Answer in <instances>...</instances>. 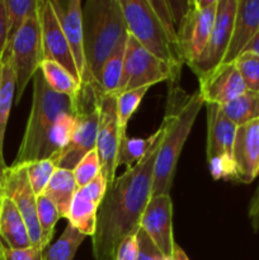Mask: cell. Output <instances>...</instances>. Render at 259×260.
Listing matches in <instances>:
<instances>
[{"mask_svg": "<svg viewBox=\"0 0 259 260\" xmlns=\"http://www.w3.org/2000/svg\"><path fill=\"white\" fill-rule=\"evenodd\" d=\"M160 135L146 156L128 168L107 188L98 207L96 228L91 244L95 260H113L119 243L140 229V220L152 193V178L157 152L167 124H160Z\"/></svg>", "mask_w": 259, "mask_h": 260, "instance_id": "6da1fadb", "label": "cell"}, {"mask_svg": "<svg viewBox=\"0 0 259 260\" xmlns=\"http://www.w3.org/2000/svg\"><path fill=\"white\" fill-rule=\"evenodd\" d=\"M203 104L198 91L188 95L177 85L172 86L163 119L167 129L155 161L151 197L169 194L180 152Z\"/></svg>", "mask_w": 259, "mask_h": 260, "instance_id": "7a4b0ae2", "label": "cell"}, {"mask_svg": "<svg viewBox=\"0 0 259 260\" xmlns=\"http://www.w3.org/2000/svg\"><path fill=\"white\" fill-rule=\"evenodd\" d=\"M33 96L24 135L13 165L45 160L48 137L62 114L75 113L76 99L62 95L48 86L41 70L33 76Z\"/></svg>", "mask_w": 259, "mask_h": 260, "instance_id": "3957f363", "label": "cell"}, {"mask_svg": "<svg viewBox=\"0 0 259 260\" xmlns=\"http://www.w3.org/2000/svg\"><path fill=\"white\" fill-rule=\"evenodd\" d=\"M84 52L91 79L113 52L122 38L128 36L119 0H89L83 8Z\"/></svg>", "mask_w": 259, "mask_h": 260, "instance_id": "277c9868", "label": "cell"}, {"mask_svg": "<svg viewBox=\"0 0 259 260\" xmlns=\"http://www.w3.org/2000/svg\"><path fill=\"white\" fill-rule=\"evenodd\" d=\"M101 94L95 80L81 84L76 96L75 121L68 145L51 156L56 168L74 170L86 154L95 150L98 136Z\"/></svg>", "mask_w": 259, "mask_h": 260, "instance_id": "5b68a950", "label": "cell"}, {"mask_svg": "<svg viewBox=\"0 0 259 260\" xmlns=\"http://www.w3.org/2000/svg\"><path fill=\"white\" fill-rule=\"evenodd\" d=\"M128 35L142 47L164 62L169 63L175 78L179 79L184 60L178 46L165 32L149 0H119Z\"/></svg>", "mask_w": 259, "mask_h": 260, "instance_id": "8992f818", "label": "cell"}, {"mask_svg": "<svg viewBox=\"0 0 259 260\" xmlns=\"http://www.w3.org/2000/svg\"><path fill=\"white\" fill-rule=\"evenodd\" d=\"M8 50H10L15 75L14 101L15 103H19L28 85V81L32 80L35 74L40 70V65L43 61L38 8L37 12L25 20Z\"/></svg>", "mask_w": 259, "mask_h": 260, "instance_id": "52a82bcc", "label": "cell"}, {"mask_svg": "<svg viewBox=\"0 0 259 260\" xmlns=\"http://www.w3.org/2000/svg\"><path fill=\"white\" fill-rule=\"evenodd\" d=\"M167 80L172 81L173 86L177 85L178 79L175 78L169 63L145 50L132 36L128 35L119 94L144 86L150 88L154 84Z\"/></svg>", "mask_w": 259, "mask_h": 260, "instance_id": "ba28073f", "label": "cell"}, {"mask_svg": "<svg viewBox=\"0 0 259 260\" xmlns=\"http://www.w3.org/2000/svg\"><path fill=\"white\" fill-rule=\"evenodd\" d=\"M217 0H192L177 25L180 53L188 66L195 62L205 50L213 24Z\"/></svg>", "mask_w": 259, "mask_h": 260, "instance_id": "9c48e42d", "label": "cell"}, {"mask_svg": "<svg viewBox=\"0 0 259 260\" xmlns=\"http://www.w3.org/2000/svg\"><path fill=\"white\" fill-rule=\"evenodd\" d=\"M238 0H217L215 24L200 57L189 68L197 78L208 74L222 63L230 43Z\"/></svg>", "mask_w": 259, "mask_h": 260, "instance_id": "30bf717a", "label": "cell"}, {"mask_svg": "<svg viewBox=\"0 0 259 260\" xmlns=\"http://www.w3.org/2000/svg\"><path fill=\"white\" fill-rule=\"evenodd\" d=\"M119 141L121 137L117 117V94H104L102 91L95 150L101 161L102 174L106 178L108 185L116 179Z\"/></svg>", "mask_w": 259, "mask_h": 260, "instance_id": "8fae6325", "label": "cell"}, {"mask_svg": "<svg viewBox=\"0 0 259 260\" xmlns=\"http://www.w3.org/2000/svg\"><path fill=\"white\" fill-rule=\"evenodd\" d=\"M4 196L10 198L22 215L33 248L41 249V229L37 213V196L30 187L27 165H10L5 172ZM42 250V249H41Z\"/></svg>", "mask_w": 259, "mask_h": 260, "instance_id": "7c38bea8", "label": "cell"}, {"mask_svg": "<svg viewBox=\"0 0 259 260\" xmlns=\"http://www.w3.org/2000/svg\"><path fill=\"white\" fill-rule=\"evenodd\" d=\"M38 19L41 25L43 60L55 61L80 83L75 60L66 41L50 0H38Z\"/></svg>", "mask_w": 259, "mask_h": 260, "instance_id": "4fadbf2b", "label": "cell"}, {"mask_svg": "<svg viewBox=\"0 0 259 260\" xmlns=\"http://www.w3.org/2000/svg\"><path fill=\"white\" fill-rule=\"evenodd\" d=\"M66 41L70 46L80 76V84L91 81L84 52L83 8L80 0H50Z\"/></svg>", "mask_w": 259, "mask_h": 260, "instance_id": "5bb4252c", "label": "cell"}, {"mask_svg": "<svg viewBox=\"0 0 259 260\" xmlns=\"http://www.w3.org/2000/svg\"><path fill=\"white\" fill-rule=\"evenodd\" d=\"M198 81V93L205 104L225 106L246 91L235 63H221L208 74L200 76Z\"/></svg>", "mask_w": 259, "mask_h": 260, "instance_id": "9a60e30c", "label": "cell"}, {"mask_svg": "<svg viewBox=\"0 0 259 260\" xmlns=\"http://www.w3.org/2000/svg\"><path fill=\"white\" fill-rule=\"evenodd\" d=\"M140 229L167 258L170 255L175 243L173 238V203L170 194L150 198L140 220Z\"/></svg>", "mask_w": 259, "mask_h": 260, "instance_id": "2e32d148", "label": "cell"}, {"mask_svg": "<svg viewBox=\"0 0 259 260\" xmlns=\"http://www.w3.org/2000/svg\"><path fill=\"white\" fill-rule=\"evenodd\" d=\"M234 180L249 184L259 174V119L238 126L233 147Z\"/></svg>", "mask_w": 259, "mask_h": 260, "instance_id": "e0dca14e", "label": "cell"}, {"mask_svg": "<svg viewBox=\"0 0 259 260\" xmlns=\"http://www.w3.org/2000/svg\"><path fill=\"white\" fill-rule=\"evenodd\" d=\"M207 109V161L212 159H222L233 162V147L235 141L236 126L226 117L221 106L206 104Z\"/></svg>", "mask_w": 259, "mask_h": 260, "instance_id": "ac0fdd59", "label": "cell"}, {"mask_svg": "<svg viewBox=\"0 0 259 260\" xmlns=\"http://www.w3.org/2000/svg\"><path fill=\"white\" fill-rule=\"evenodd\" d=\"M259 30V0H238L230 43L222 63H234Z\"/></svg>", "mask_w": 259, "mask_h": 260, "instance_id": "d6986e66", "label": "cell"}, {"mask_svg": "<svg viewBox=\"0 0 259 260\" xmlns=\"http://www.w3.org/2000/svg\"><path fill=\"white\" fill-rule=\"evenodd\" d=\"M0 240L5 248L20 250L32 246L22 215L10 198L3 197L0 206Z\"/></svg>", "mask_w": 259, "mask_h": 260, "instance_id": "ffe728a7", "label": "cell"}, {"mask_svg": "<svg viewBox=\"0 0 259 260\" xmlns=\"http://www.w3.org/2000/svg\"><path fill=\"white\" fill-rule=\"evenodd\" d=\"M15 99V75L10 50H5L0 63V155L3 156L5 131L10 109Z\"/></svg>", "mask_w": 259, "mask_h": 260, "instance_id": "44dd1931", "label": "cell"}, {"mask_svg": "<svg viewBox=\"0 0 259 260\" xmlns=\"http://www.w3.org/2000/svg\"><path fill=\"white\" fill-rule=\"evenodd\" d=\"M76 190L78 185L73 170L57 168L42 194L52 201L60 213V217L66 218Z\"/></svg>", "mask_w": 259, "mask_h": 260, "instance_id": "7402d4cb", "label": "cell"}, {"mask_svg": "<svg viewBox=\"0 0 259 260\" xmlns=\"http://www.w3.org/2000/svg\"><path fill=\"white\" fill-rule=\"evenodd\" d=\"M96 213L98 206L93 202L85 188H79L71 202L68 213V221L70 225L83 235L93 238L96 228Z\"/></svg>", "mask_w": 259, "mask_h": 260, "instance_id": "603a6c76", "label": "cell"}, {"mask_svg": "<svg viewBox=\"0 0 259 260\" xmlns=\"http://www.w3.org/2000/svg\"><path fill=\"white\" fill-rule=\"evenodd\" d=\"M127 38H128V36L119 41L113 52L104 61L98 75H96L95 83L98 84L99 89L104 94H117V95L119 94V85H121L122 74H123Z\"/></svg>", "mask_w": 259, "mask_h": 260, "instance_id": "cb8c5ba5", "label": "cell"}, {"mask_svg": "<svg viewBox=\"0 0 259 260\" xmlns=\"http://www.w3.org/2000/svg\"><path fill=\"white\" fill-rule=\"evenodd\" d=\"M40 70L46 83L53 91L76 99L81 84L66 69L55 61L43 60L40 65Z\"/></svg>", "mask_w": 259, "mask_h": 260, "instance_id": "d4e9b609", "label": "cell"}, {"mask_svg": "<svg viewBox=\"0 0 259 260\" xmlns=\"http://www.w3.org/2000/svg\"><path fill=\"white\" fill-rule=\"evenodd\" d=\"M221 108L236 126L259 119V91L246 90L235 101L221 106Z\"/></svg>", "mask_w": 259, "mask_h": 260, "instance_id": "484cf974", "label": "cell"}, {"mask_svg": "<svg viewBox=\"0 0 259 260\" xmlns=\"http://www.w3.org/2000/svg\"><path fill=\"white\" fill-rule=\"evenodd\" d=\"M160 135V128L155 134L147 139H139V137H124L121 140L118 147V154H117V168L126 165L128 168L135 167L139 161H141L147 155L149 150L156 141Z\"/></svg>", "mask_w": 259, "mask_h": 260, "instance_id": "4316f807", "label": "cell"}, {"mask_svg": "<svg viewBox=\"0 0 259 260\" xmlns=\"http://www.w3.org/2000/svg\"><path fill=\"white\" fill-rule=\"evenodd\" d=\"M86 236L68 223L58 240L43 253V260H74L79 246Z\"/></svg>", "mask_w": 259, "mask_h": 260, "instance_id": "83f0119b", "label": "cell"}, {"mask_svg": "<svg viewBox=\"0 0 259 260\" xmlns=\"http://www.w3.org/2000/svg\"><path fill=\"white\" fill-rule=\"evenodd\" d=\"M5 5L8 12V41L5 50H8L25 20L37 12L38 0H5Z\"/></svg>", "mask_w": 259, "mask_h": 260, "instance_id": "f1b7e54d", "label": "cell"}, {"mask_svg": "<svg viewBox=\"0 0 259 260\" xmlns=\"http://www.w3.org/2000/svg\"><path fill=\"white\" fill-rule=\"evenodd\" d=\"M37 213L41 229V249L45 250L52 240L56 222L61 217L52 201L45 194L37 196Z\"/></svg>", "mask_w": 259, "mask_h": 260, "instance_id": "f546056e", "label": "cell"}, {"mask_svg": "<svg viewBox=\"0 0 259 260\" xmlns=\"http://www.w3.org/2000/svg\"><path fill=\"white\" fill-rule=\"evenodd\" d=\"M149 89V86H144V88L136 89V90L123 91V93L117 95V117H118L119 137H121V140L127 137V123H128L130 118L134 116L135 112L137 111L142 98H144Z\"/></svg>", "mask_w": 259, "mask_h": 260, "instance_id": "4dcf8cb0", "label": "cell"}, {"mask_svg": "<svg viewBox=\"0 0 259 260\" xmlns=\"http://www.w3.org/2000/svg\"><path fill=\"white\" fill-rule=\"evenodd\" d=\"M25 165H27V175L30 187L36 196H41L57 168L51 159L37 160V161L28 162Z\"/></svg>", "mask_w": 259, "mask_h": 260, "instance_id": "1f68e13d", "label": "cell"}, {"mask_svg": "<svg viewBox=\"0 0 259 260\" xmlns=\"http://www.w3.org/2000/svg\"><path fill=\"white\" fill-rule=\"evenodd\" d=\"M246 90L259 91V56L253 52H243L235 60Z\"/></svg>", "mask_w": 259, "mask_h": 260, "instance_id": "d6a6232c", "label": "cell"}, {"mask_svg": "<svg viewBox=\"0 0 259 260\" xmlns=\"http://www.w3.org/2000/svg\"><path fill=\"white\" fill-rule=\"evenodd\" d=\"M101 172L102 168L98 152H96V150H91L89 154H86L79 161V164L73 170L78 189L79 188H85Z\"/></svg>", "mask_w": 259, "mask_h": 260, "instance_id": "836d02e7", "label": "cell"}, {"mask_svg": "<svg viewBox=\"0 0 259 260\" xmlns=\"http://www.w3.org/2000/svg\"><path fill=\"white\" fill-rule=\"evenodd\" d=\"M137 239V259L136 260H167V256L154 244V241L139 229Z\"/></svg>", "mask_w": 259, "mask_h": 260, "instance_id": "e575fe53", "label": "cell"}, {"mask_svg": "<svg viewBox=\"0 0 259 260\" xmlns=\"http://www.w3.org/2000/svg\"><path fill=\"white\" fill-rule=\"evenodd\" d=\"M136 233L127 235L119 243L113 260H136L137 259V239Z\"/></svg>", "mask_w": 259, "mask_h": 260, "instance_id": "d590c367", "label": "cell"}, {"mask_svg": "<svg viewBox=\"0 0 259 260\" xmlns=\"http://www.w3.org/2000/svg\"><path fill=\"white\" fill-rule=\"evenodd\" d=\"M107 188H108V183H107L106 178L103 177V174H102L101 172L88 185H86L85 189L88 190L89 196L91 197L93 202L99 207V205H101L102 201H103L104 196H106Z\"/></svg>", "mask_w": 259, "mask_h": 260, "instance_id": "8d00e7d4", "label": "cell"}, {"mask_svg": "<svg viewBox=\"0 0 259 260\" xmlns=\"http://www.w3.org/2000/svg\"><path fill=\"white\" fill-rule=\"evenodd\" d=\"M4 260H43V250L33 246L20 250L5 248Z\"/></svg>", "mask_w": 259, "mask_h": 260, "instance_id": "74e56055", "label": "cell"}, {"mask_svg": "<svg viewBox=\"0 0 259 260\" xmlns=\"http://www.w3.org/2000/svg\"><path fill=\"white\" fill-rule=\"evenodd\" d=\"M8 41V12L5 0H0V55L7 48Z\"/></svg>", "mask_w": 259, "mask_h": 260, "instance_id": "f35d334b", "label": "cell"}, {"mask_svg": "<svg viewBox=\"0 0 259 260\" xmlns=\"http://www.w3.org/2000/svg\"><path fill=\"white\" fill-rule=\"evenodd\" d=\"M167 260H190V259L188 258L185 251L183 250L177 243H174V245H173V249H172V253H170V255L168 256Z\"/></svg>", "mask_w": 259, "mask_h": 260, "instance_id": "ab89813d", "label": "cell"}, {"mask_svg": "<svg viewBox=\"0 0 259 260\" xmlns=\"http://www.w3.org/2000/svg\"><path fill=\"white\" fill-rule=\"evenodd\" d=\"M8 169V165L4 160L0 159V206H2L3 197H4V182H5V172Z\"/></svg>", "mask_w": 259, "mask_h": 260, "instance_id": "60d3db41", "label": "cell"}, {"mask_svg": "<svg viewBox=\"0 0 259 260\" xmlns=\"http://www.w3.org/2000/svg\"><path fill=\"white\" fill-rule=\"evenodd\" d=\"M244 52H253V53H255V55L259 56V30H258V33L254 36L253 40L250 41V43L246 46V48L244 50Z\"/></svg>", "mask_w": 259, "mask_h": 260, "instance_id": "b9f144b4", "label": "cell"}, {"mask_svg": "<svg viewBox=\"0 0 259 260\" xmlns=\"http://www.w3.org/2000/svg\"><path fill=\"white\" fill-rule=\"evenodd\" d=\"M4 251H5V246L3 244V241L0 240V260H4Z\"/></svg>", "mask_w": 259, "mask_h": 260, "instance_id": "7bdbcfd3", "label": "cell"}, {"mask_svg": "<svg viewBox=\"0 0 259 260\" xmlns=\"http://www.w3.org/2000/svg\"><path fill=\"white\" fill-rule=\"evenodd\" d=\"M0 159H2V160H4V156H2V155H0Z\"/></svg>", "mask_w": 259, "mask_h": 260, "instance_id": "ee69618b", "label": "cell"}, {"mask_svg": "<svg viewBox=\"0 0 259 260\" xmlns=\"http://www.w3.org/2000/svg\"><path fill=\"white\" fill-rule=\"evenodd\" d=\"M0 63H2V55H0Z\"/></svg>", "mask_w": 259, "mask_h": 260, "instance_id": "f6af8a7d", "label": "cell"}]
</instances>
